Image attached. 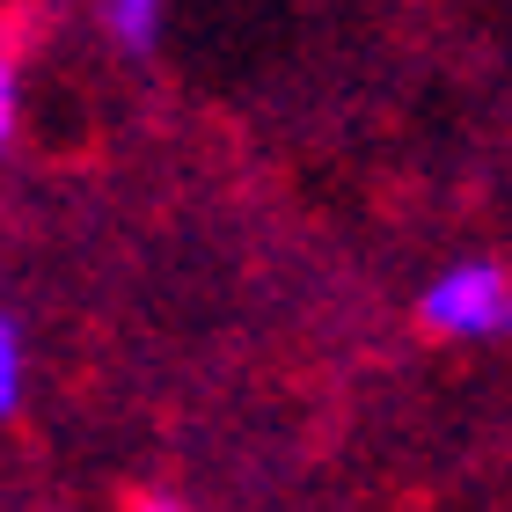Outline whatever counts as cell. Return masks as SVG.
Wrapping results in <instances>:
<instances>
[{"mask_svg": "<svg viewBox=\"0 0 512 512\" xmlns=\"http://www.w3.org/2000/svg\"><path fill=\"white\" fill-rule=\"evenodd\" d=\"M417 330L447 337V344H498L512 337V271L491 256H469V264H447L417 293Z\"/></svg>", "mask_w": 512, "mask_h": 512, "instance_id": "6da1fadb", "label": "cell"}, {"mask_svg": "<svg viewBox=\"0 0 512 512\" xmlns=\"http://www.w3.org/2000/svg\"><path fill=\"white\" fill-rule=\"evenodd\" d=\"M103 22H110V37H118V52L147 59L154 37H161V0H103Z\"/></svg>", "mask_w": 512, "mask_h": 512, "instance_id": "7a4b0ae2", "label": "cell"}, {"mask_svg": "<svg viewBox=\"0 0 512 512\" xmlns=\"http://www.w3.org/2000/svg\"><path fill=\"white\" fill-rule=\"evenodd\" d=\"M22 410V330H15V315L0 308V425Z\"/></svg>", "mask_w": 512, "mask_h": 512, "instance_id": "3957f363", "label": "cell"}, {"mask_svg": "<svg viewBox=\"0 0 512 512\" xmlns=\"http://www.w3.org/2000/svg\"><path fill=\"white\" fill-rule=\"evenodd\" d=\"M8 139H15V66L0 59V154H8Z\"/></svg>", "mask_w": 512, "mask_h": 512, "instance_id": "277c9868", "label": "cell"}]
</instances>
